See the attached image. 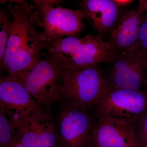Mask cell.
Here are the masks:
<instances>
[{
	"instance_id": "10",
	"label": "cell",
	"mask_w": 147,
	"mask_h": 147,
	"mask_svg": "<svg viewBox=\"0 0 147 147\" xmlns=\"http://www.w3.org/2000/svg\"><path fill=\"white\" fill-rule=\"evenodd\" d=\"M108 63L107 78L111 88L137 91L144 86L147 64L135 50L115 53Z\"/></svg>"
},
{
	"instance_id": "21",
	"label": "cell",
	"mask_w": 147,
	"mask_h": 147,
	"mask_svg": "<svg viewBox=\"0 0 147 147\" xmlns=\"http://www.w3.org/2000/svg\"><path fill=\"white\" fill-rule=\"evenodd\" d=\"M144 86L146 87V88H147V69L145 74V81Z\"/></svg>"
},
{
	"instance_id": "2",
	"label": "cell",
	"mask_w": 147,
	"mask_h": 147,
	"mask_svg": "<svg viewBox=\"0 0 147 147\" xmlns=\"http://www.w3.org/2000/svg\"><path fill=\"white\" fill-rule=\"evenodd\" d=\"M45 54L64 70H76L101 63H108L116 52L99 36H72L47 42Z\"/></svg>"
},
{
	"instance_id": "1",
	"label": "cell",
	"mask_w": 147,
	"mask_h": 147,
	"mask_svg": "<svg viewBox=\"0 0 147 147\" xmlns=\"http://www.w3.org/2000/svg\"><path fill=\"white\" fill-rule=\"evenodd\" d=\"M12 16V29L9 36L1 72L17 79L45 57L47 42L35 21L26 1H8Z\"/></svg>"
},
{
	"instance_id": "20",
	"label": "cell",
	"mask_w": 147,
	"mask_h": 147,
	"mask_svg": "<svg viewBox=\"0 0 147 147\" xmlns=\"http://www.w3.org/2000/svg\"><path fill=\"white\" fill-rule=\"evenodd\" d=\"M139 1L142 3L145 12L147 13V0H140Z\"/></svg>"
},
{
	"instance_id": "14",
	"label": "cell",
	"mask_w": 147,
	"mask_h": 147,
	"mask_svg": "<svg viewBox=\"0 0 147 147\" xmlns=\"http://www.w3.org/2000/svg\"><path fill=\"white\" fill-rule=\"evenodd\" d=\"M12 16L9 11L0 8V70L2 71L4 66V55L9 36L12 29Z\"/></svg>"
},
{
	"instance_id": "18",
	"label": "cell",
	"mask_w": 147,
	"mask_h": 147,
	"mask_svg": "<svg viewBox=\"0 0 147 147\" xmlns=\"http://www.w3.org/2000/svg\"><path fill=\"white\" fill-rule=\"evenodd\" d=\"M113 1L115 3L120 7L129 5L135 1H132V0H113Z\"/></svg>"
},
{
	"instance_id": "8",
	"label": "cell",
	"mask_w": 147,
	"mask_h": 147,
	"mask_svg": "<svg viewBox=\"0 0 147 147\" xmlns=\"http://www.w3.org/2000/svg\"><path fill=\"white\" fill-rule=\"evenodd\" d=\"M16 142L31 147H59L57 125L49 111L33 113L15 127Z\"/></svg>"
},
{
	"instance_id": "19",
	"label": "cell",
	"mask_w": 147,
	"mask_h": 147,
	"mask_svg": "<svg viewBox=\"0 0 147 147\" xmlns=\"http://www.w3.org/2000/svg\"><path fill=\"white\" fill-rule=\"evenodd\" d=\"M10 147H31L27 146H25L21 144V143H19V142H15ZM59 147H61V146H60Z\"/></svg>"
},
{
	"instance_id": "15",
	"label": "cell",
	"mask_w": 147,
	"mask_h": 147,
	"mask_svg": "<svg viewBox=\"0 0 147 147\" xmlns=\"http://www.w3.org/2000/svg\"><path fill=\"white\" fill-rule=\"evenodd\" d=\"M15 142V127L7 116L0 110V147H10Z\"/></svg>"
},
{
	"instance_id": "6",
	"label": "cell",
	"mask_w": 147,
	"mask_h": 147,
	"mask_svg": "<svg viewBox=\"0 0 147 147\" xmlns=\"http://www.w3.org/2000/svg\"><path fill=\"white\" fill-rule=\"evenodd\" d=\"M62 103L57 121L60 146L90 147L92 133L97 120L94 110Z\"/></svg>"
},
{
	"instance_id": "13",
	"label": "cell",
	"mask_w": 147,
	"mask_h": 147,
	"mask_svg": "<svg viewBox=\"0 0 147 147\" xmlns=\"http://www.w3.org/2000/svg\"><path fill=\"white\" fill-rule=\"evenodd\" d=\"M145 16L144 9L139 1L136 8L124 14L108 41L116 53L135 50Z\"/></svg>"
},
{
	"instance_id": "7",
	"label": "cell",
	"mask_w": 147,
	"mask_h": 147,
	"mask_svg": "<svg viewBox=\"0 0 147 147\" xmlns=\"http://www.w3.org/2000/svg\"><path fill=\"white\" fill-rule=\"evenodd\" d=\"M94 111L96 118L110 115L125 119L135 126L139 119L147 112V88L133 91L110 87Z\"/></svg>"
},
{
	"instance_id": "9",
	"label": "cell",
	"mask_w": 147,
	"mask_h": 147,
	"mask_svg": "<svg viewBox=\"0 0 147 147\" xmlns=\"http://www.w3.org/2000/svg\"><path fill=\"white\" fill-rule=\"evenodd\" d=\"M17 79L8 75L0 78V110L7 116L14 127L30 115L42 110Z\"/></svg>"
},
{
	"instance_id": "4",
	"label": "cell",
	"mask_w": 147,
	"mask_h": 147,
	"mask_svg": "<svg viewBox=\"0 0 147 147\" xmlns=\"http://www.w3.org/2000/svg\"><path fill=\"white\" fill-rule=\"evenodd\" d=\"M29 7L47 43L64 37L79 35L84 29L80 9L61 6L59 0H33Z\"/></svg>"
},
{
	"instance_id": "16",
	"label": "cell",
	"mask_w": 147,
	"mask_h": 147,
	"mask_svg": "<svg viewBox=\"0 0 147 147\" xmlns=\"http://www.w3.org/2000/svg\"><path fill=\"white\" fill-rule=\"evenodd\" d=\"M134 50L147 64V15L146 14L139 32L137 46Z\"/></svg>"
},
{
	"instance_id": "12",
	"label": "cell",
	"mask_w": 147,
	"mask_h": 147,
	"mask_svg": "<svg viewBox=\"0 0 147 147\" xmlns=\"http://www.w3.org/2000/svg\"><path fill=\"white\" fill-rule=\"evenodd\" d=\"M79 7L84 18L101 38L106 35L110 36L124 15L113 0H84Z\"/></svg>"
},
{
	"instance_id": "11",
	"label": "cell",
	"mask_w": 147,
	"mask_h": 147,
	"mask_svg": "<svg viewBox=\"0 0 147 147\" xmlns=\"http://www.w3.org/2000/svg\"><path fill=\"white\" fill-rule=\"evenodd\" d=\"M90 147H139L135 126L110 115L98 116Z\"/></svg>"
},
{
	"instance_id": "17",
	"label": "cell",
	"mask_w": 147,
	"mask_h": 147,
	"mask_svg": "<svg viewBox=\"0 0 147 147\" xmlns=\"http://www.w3.org/2000/svg\"><path fill=\"white\" fill-rule=\"evenodd\" d=\"M135 129L139 147H147V112L137 121Z\"/></svg>"
},
{
	"instance_id": "5",
	"label": "cell",
	"mask_w": 147,
	"mask_h": 147,
	"mask_svg": "<svg viewBox=\"0 0 147 147\" xmlns=\"http://www.w3.org/2000/svg\"><path fill=\"white\" fill-rule=\"evenodd\" d=\"M63 70L46 55L33 68L20 74L16 79L40 105L50 109L54 103L60 101Z\"/></svg>"
},
{
	"instance_id": "3",
	"label": "cell",
	"mask_w": 147,
	"mask_h": 147,
	"mask_svg": "<svg viewBox=\"0 0 147 147\" xmlns=\"http://www.w3.org/2000/svg\"><path fill=\"white\" fill-rule=\"evenodd\" d=\"M105 71L98 65L76 70H63L60 101L94 110L110 88Z\"/></svg>"
}]
</instances>
